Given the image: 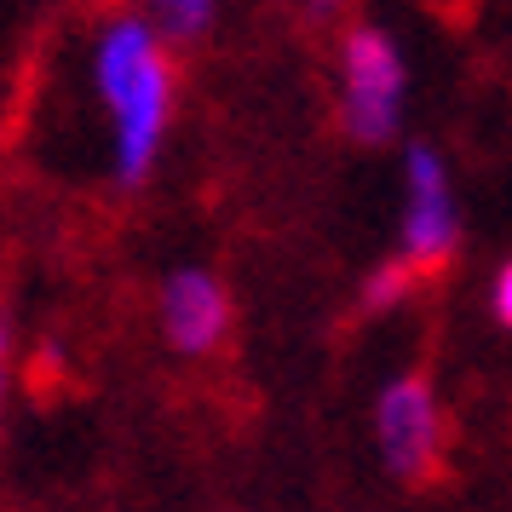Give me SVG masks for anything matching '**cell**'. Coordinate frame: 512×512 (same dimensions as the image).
Here are the masks:
<instances>
[{"mask_svg":"<svg viewBox=\"0 0 512 512\" xmlns=\"http://www.w3.org/2000/svg\"><path fill=\"white\" fill-rule=\"evenodd\" d=\"M167 29H179V35H196V29L213 18V6H202V0H173V6H162Z\"/></svg>","mask_w":512,"mask_h":512,"instance_id":"obj_6","label":"cell"},{"mask_svg":"<svg viewBox=\"0 0 512 512\" xmlns=\"http://www.w3.org/2000/svg\"><path fill=\"white\" fill-rule=\"evenodd\" d=\"M98 93L116 116V179L121 185H139L150 162H156V144L167 127V58L156 47V29L144 18H121L98 35Z\"/></svg>","mask_w":512,"mask_h":512,"instance_id":"obj_1","label":"cell"},{"mask_svg":"<svg viewBox=\"0 0 512 512\" xmlns=\"http://www.w3.org/2000/svg\"><path fill=\"white\" fill-rule=\"evenodd\" d=\"M162 323H167V340L179 351H208L225 334V323H231L225 288L208 271H179L162 294Z\"/></svg>","mask_w":512,"mask_h":512,"instance_id":"obj_5","label":"cell"},{"mask_svg":"<svg viewBox=\"0 0 512 512\" xmlns=\"http://www.w3.org/2000/svg\"><path fill=\"white\" fill-rule=\"evenodd\" d=\"M409 288V265L397 259V265H386V271H374V282H369V305H392L397 294Z\"/></svg>","mask_w":512,"mask_h":512,"instance_id":"obj_7","label":"cell"},{"mask_svg":"<svg viewBox=\"0 0 512 512\" xmlns=\"http://www.w3.org/2000/svg\"><path fill=\"white\" fill-rule=\"evenodd\" d=\"M0 357H6V317H0ZM0 403H6V369H0Z\"/></svg>","mask_w":512,"mask_h":512,"instance_id":"obj_9","label":"cell"},{"mask_svg":"<svg viewBox=\"0 0 512 512\" xmlns=\"http://www.w3.org/2000/svg\"><path fill=\"white\" fill-rule=\"evenodd\" d=\"M380 449H386V466L397 478H432L438 466V443H443V426H438V403H432V386L420 374H403L397 386H386L380 397Z\"/></svg>","mask_w":512,"mask_h":512,"instance_id":"obj_3","label":"cell"},{"mask_svg":"<svg viewBox=\"0 0 512 512\" xmlns=\"http://www.w3.org/2000/svg\"><path fill=\"white\" fill-rule=\"evenodd\" d=\"M495 311H501V323L512 328V265L501 271V282H495Z\"/></svg>","mask_w":512,"mask_h":512,"instance_id":"obj_8","label":"cell"},{"mask_svg":"<svg viewBox=\"0 0 512 512\" xmlns=\"http://www.w3.org/2000/svg\"><path fill=\"white\" fill-rule=\"evenodd\" d=\"M403 248H409V265H438V259H449V248H455V202H449V179H443L438 150H426V144L409 150Z\"/></svg>","mask_w":512,"mask_h":512,"instance_id":"obj_4","label":"cell"},{"mask_svg":"<svg viewBox=\"0 0 512 512\" xmlns=\"http://www.w3.org/2000/svg\"><path fill=\"white\" fill-rule=\"evenodd\" d=\"M397 104H403V58L392 35L351 29L346 35V133L363 144L392 139Z\"/></svg>","mask_w":512,"mask_h":512,"instance_id":"obj_2","label":"cell"}]
</instances>
